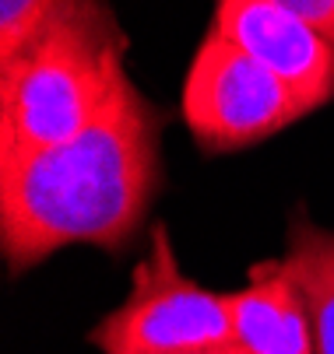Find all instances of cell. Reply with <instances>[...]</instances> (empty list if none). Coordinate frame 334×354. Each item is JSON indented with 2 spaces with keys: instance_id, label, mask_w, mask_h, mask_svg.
<instances>
[{
  "instance_id": "cell-2",
  "label": "cell",
  "mask_w": 334,
  "mask_h": 354,
  "mask_svg": "<svg viewBox=\"0 0 334 354\" xmlns=\"http://www.w3.org/2000/svg\"><path fill=\"white\" fill-rule=\"evenodd\" d=\"M127 39L103 0H74L0 64V151H39L81 133L123 67Z\"/></svg>"
},
{
  "instance_id": "cell-9",
  "label": "cell",
  "mask_w": 334,
  "mask_h": 354,
  "mask_svg": "<svg viewBox=\"0 0 334 354\" xmlns=\"http://www.w3.org/2000/svg\"><path fill=\"white\" fill-rule=\"evenodd\" d=\"M285 11H292L306 25H313L327 42H334V0H274Z\"/></svg>"
},
{
  "instance_id": "cell-1",
  "label": "cell",
  "mask_w": 334,
  "mask_h": 354,
  "mask_svg": "<svg viewBox=\"0 0 334 354\" xmlns=\"http://www.w3.org/2000/svg\"><path fill=\"white\" fill-rule=\"evenodd\" d=\"M162 113L127 71L64 144L0 151V252L11 274L67 245L123 252L162 189Z\"/></svg>"
},
{
  "instance_id": "cell-6",
  "label": "cell",
  "mask_w": 334,
  "mask_h": 354,
  "mask_svg": "<svg viewBox=\"0 0 334 354\" xmlns=\"http://www.w3.org/2000/svg\"><path fill=\"white\" fill-rule=\"evenodd\" d=\"M240 354H317L313 319L289 260H261L247 284L225 291Z\"/></svg>"
},
{
  "instance_id": "cell-3",
  "label": "cell",
  "mask_w": 334,
  "mask_h": 354,
  "mask_svg": "<svg viewBox=\"0 0 334 354\" xmlns=\"http://www.w3.org/2000/svg\"><path fill=\"white\" fill-rule=\"evenodd\" d=\"M88 344L103 354H169L232 344L229 298L179 270L169 228L159 225L148 252L130 270L127 298L91 326Z\"/></svg>"
},
{
  "instance_id": "cell-5",
  "label": "cell",
  "mask_w": 334,
  "mask_h": 354,
  "mask_svg": "<svg viewBox=\"0 0 334 354\" xmlns=\"http://www.w3.org/2000/svg\"><path fill=\"white\" fill-rule=\"evenodd\" d=\"M215 32L292 84L313 109L334 98V42L274 0H218Z\"/></svg>"
},
{
  "instance_id": "cell-7",
  "label": "cell",
  "mask_w": 334,
  "mask_h": 354,
  "mask_svg": "<svg viewBox=\"0 0 334 354\" xmlns=\"http://www.w3.org/2000/svg\"><path fill=\"white\" fill-rule=\"evenodd\" d=\"M285 260L310 306L317 354H334V232L313 225L306 214H296L289 225Z\"/></svg>"
},
{
  "instance_id": "cell-8",
  "label": "cell",
  "mask_w": 334,
  "mask_h": 354,
  "mask_svg": "<svg viewBox=\"0 0 334 354\" xmlns=\"http://www.w3.org/2000/svg\"><path fill=\"white\" fill-rule=\"evenodd\" d=\"M71 4L74 0H0V64L15 60Z\"/></svg>"
},
{
  "instance_id": "cell-4",
  "label": "cell",
  "mask_w": 334,
  "mask_h": 354,
  "mask_svg": "<svg viewBox=\"0 0 334 354\" xmlns=\"http://www.w3.org/2000/svg\"><path fill=\"white\" fill-rule=\"evenodd\" d=\"M313 106L215 28L190 60L183 123L204 151H240L310 116Z\"/></svg>"
},
{
  "instance_id": "cell-10",
  "label": "cell",
  "mask_w": 334,
  "mask_h": 354,
  "mask_svg": "<svg viewBox=\"0 0 334 354\" xmlns=\"http://www.w3.org/2000/svg\"><path fill=\"white\" fill-rule=\"evenodd\" d=\"M169 354H240L236 344H218V347H201V351H169Z\"/></svg>"
}]
</instances>
